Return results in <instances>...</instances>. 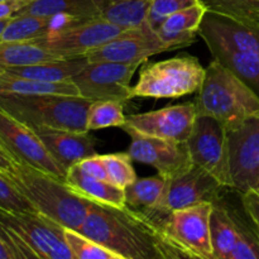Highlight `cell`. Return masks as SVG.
<instances>
[{"mask_svg": "<svg viewBox=\"0 0 259 259\" xmlns=\"http://www.w3.org/2000/svg\"><path fill=\"white\" fill-rule=\"evenodd\" d=\"M142 63L89 62L75 77L81 98L89 101L132 100V78Z\"/></svg>", "mask_w": 259, "mask_h": 259, "instance_id": "obj_10", "label": "cell"}, {"mask_svg": "<svg viewBox=\"0 0 259 259\" xmlns=\"http://www.w3.org/2000/svg\"><path fill=\"white\" fill-rule=\"evenodd\" d=\"M242 205L247 217L259 230V195L253 190L242 194Z\"/></svg>", "mask_w": 259, "mask_h": 259, "instance_id": "obj_38", "label": "cell"}, {"mask_svg": "<svg viewBox=\"0 0 259 259\" xmlns=\"http://www.w3.org/2000/svg\"><path fill=\"white\" fill-rule=\"evenodd\" d=\"M206 68L191 55L146 65L132 86V98L176 99L201 89Z\"/></svg>", "mask_w": 259, "mask_h": 259, "instance_id": "obj_5", "label": "cell"}, {"mask_svg": "<svg viewBox=\"0 0 259 259\" xmlns=\"http://www.w3.org/2000/svg\"><path fill=\"white\" fill-rule=\"evenodd\" d=\"M215 60L229 68L249 86L259 89V56L235 50L219 42H205Z\"/></svg>", "mask_w": 259, "mask_h": 259, "instance_id": "obj_24", "label": "cell"}, {"mask_svg": "<svg viewBox=\"0 0 259 259\" xmlns=\"http://www.w3.org/2000/svg\"><path fill=\"white\" fill-rule=\"evenodd\" d=\"M0 94L80 96V91L72 80L46 82V81L20 80V78L10 77H0Z\"/></svg>", "mask_w": 259, "mask_h": 259, "instance_id": "obj_28", "label": "cell"}, {"mask_svg": "<svg viewBox=\"0 0 259 259\" xmlns=\"http://www.w3.org/2000/svg\"><path fill=\"white\" fill-rule=\"evenodd\" d=\"M186 146L192 164L205 169L225 189L233 190L229 137L219 121L209 116H197Z\"/></svg>", "mask_w": 259, "mask_h": 259, "instance_id": "obj_6", "label": "cell"}, {"mask_svg": "<svg viewBox=\"0 0 259 259\" xmlns=\"http://www.w3.org/2000/svg\"><path fill=\"white\" fill-rule=\"evenodd\" d=\"M53 158L67 171L88 157L95 156V141L89 132L34 129Z\"/></svg>", "mask_w": 259, "mask_h": 259, "instance_id": "obj_17", "label": "cell"}, {"mask_svg": "<svg viewBox=\"0 0 259 259\" xmlns=\"http://www.w3.org/2000/svg\"><path fill=\"white\" fill-rule=\"evenodd\" d=\"M233 190L240 195L259 185V116L228 132Z\"/></svg>", "mask_w": 259, "mask_h": 259, "instance_id": "obj_15", "label": "cell"}, {"mask_svg": "<svg viewBox=\"0 0 259 259\" xmlns=\"http://www.w3.org/2000/svg\"><path fill=\"white\" fill-rule=\"evenodd\" d=\"M0 237L9 248L13 259H40L14 232L4 227L2 223H0Z\"/></svg>", "mask_w": 259, "mask_h": 259, "instance_id": "obj_36", "label": "cell"}, {"mask_svg": "<svg viewBox=\"0 0 259 259\" xmlns=\"http://www.w3.org/2000/svg\"><path fill=\"white\" fill-rule=\"evenodd\" d=\"M200 2L201 0H152L147 23L152 29L157 30L169 15L181 12Z\"/></svg>", "mask_w": 259, "mask_h": 259, "instance_id": "obj_35", "label": "cell"}, {"mask_svg": "<svg viewBox=\"0 0 259 259\" xmlns=\"http://www.w3.org/2000/svg\"><path fill=\"white\" fill-rule=\"evenodd\" d=\"M234 215L237 219L239 237L230 259H259L258 228L252 222L248 223L238 212H234Z\"/></svg>", "mask_w": 259, "mask_h": 259, "instance_id": "obj_32", "label": "cell"}, {"mask_svg": "<svg viewBox=\"0 0 259 259\" xmlns=\"http://www.w3.org/2000/svg\"><path fill=\"white\" fill-rule=\"evenodd\" d=\"M65 237L76 259H125L105 245L99 244L75 230L65 228Z\"/></svg>", "mask_w": 259, "mask_h": 259, "instance_id": "obj_31", "label": "cell"}, {"mask_svg": "<svg viewBox=\"0 0 259 259\" xmlns=\"http://www.w3.org/2000/svg\"><path fill=\"white\" fill-rule=\"evenodd\" d=\"M199 35L204 42H219L259 56V28H252L220 15L206 13Z\"/></svg>", "mask_w": 259, "mask_h": 259, "instance_id": "obj_18", "label": "cell"}, {"mask_svg": "<svg viewBox=\"0 0 259 259\" xmlns=\"http://www.w3.org/2000/svg\"><path fill=\"white\" fill-rule=\"evenodd\" d=\"M123 28L103 19L81 20L50 33L35 42L63 58L82 57L89 51L105 45L124 32Z\"/></svg>", "mask_w": 259, "mask_h": 259, "instance_id": "obj_12", "label": "cell"}, {"mask_svg": "<svg viewBox=\"0 0 259 259\" xmlns=\"http://www.w3.org/2000/svg\"><path fill=\"white\" fill-rule=\"evenodd\" d=\"M8 22H9V19H7V20H0V42H2L3 32H4V29H5V27H7Z\"/></svg>", "mask_w": 259, "mask_h": 259, "instance_id": "obj_41", "label": "cell"}, {"mask_svg": "<svg viewBox=\"0 0 259 259\" xmlns=\"http://www.w3.org/2000/svg\"><path fill=\"white\" fill-rule=\"evenodd\" d=\"M35 211L66 229L80 232L90 210V200L73 192L58 177L17 162L8 175Z\"/></svg>", "mask_w": 259, "mask_h": 259, "instance_id": "obj_3", "label": "cell"}, {"mask_svg": "<svg viewBox=\"0 0 259 259\" xmlns=\"http://www.w3.org/2000/svg\"><path fill=\"white\" fill-rule=\"evenodd\" d=\"M195 104L197 116L215 119L228 132L235 131L259 116L257 93L215 58L206 67L205 80Z\"/></svg>", "mask_w": 259, "mask_h": 259, "instance_id": "obj_2", "label": "cell"}, {"mask_svg": "<svg viewBox=\"0 0 259 259\" xmlns=\"http://www.w3.org/2000/svg\"><path fill=\"white\" fill-rule=\"evenodd\" d=\"M176 252H177V250H176ZM177 255H179V258H177V259H184V258H182V257H181V255H180V254H179V253H177Z\"/></svg>", "mask_w": 259, "mask_h": 259, "instance_id": "obj_44", "label": "cell"}, {"mask_svg": "<svg viewBox=\"0 0 259 259\" xmlns=\"http://www.w3.org/2000/svg\"><path fill=\"white\" fill-rule=\"evenodd\" d=\"M212 205V202H202L169 212L158 224L167 242L185 254L211 259L210 219Z\"/></svg>", "mask_w": 259, "mask_h": 259, "instance_id": "obj_7", "label": "cell"}, {"mask_svg": "<svg viewBox=\"0 0 259 259\" xmlns=\"http://www.w3.org/2000/svg\"><path fill=\"white\" fill-rule=\"evenodd\" d=\"M106 0H33L15 15H68L80 20L101 18ZM14 15V17H15Z\"/></svg>", "mask_w": 259, "mask_h": 259, "instance_id": "obj_22", "label": "cell"}, {"mask_svg": "<svg viewBox=\"0 0 259 259\" xmlns=\"http://www.w3.org/2000/svg\"><path fill=\"white\" fill-rule=\"evenodd\" d=\"M207 9L201 2L169 15L156 30L168 51L184 48L196 42L200 27Z\"/></svg>", "mask_w": 259, "mask_h": 259, "instance_id": "obj_19", "label": "cell"}, {"mask_svg": "<svg viewBox=\"0 0 259 259\" xmlns=\"http://www.w3.org/2000/svg\"><path fill=\"white\" fill-rule=\"evenodd\" d=\"M175 249H176V248H175ZM177 250V249H176ZM177 253H179L180 255H181L182 258L184 259H202V258H197V257H192V255H189V254H185V253H182V252H180V250H177ZM212 259V258H211Z\"/></svg>", "mask_w": 259, "mask_h": 259, "instance_id": "obj_42", "label": "cell"}, {"mask_svg": "<svg viewBox=\"0 0 259 259\" xmlns=\"http://www.w3.org/2000/svg\"><path fill=\"white\" fill-rule=\"evenodd\" d=\"M167 187V179L162 175L137 179L125 187V202L131 209L149 212L157 209Z\"/></svg>", "mask_w": 259, "mask_h": 259, "instance_id": "obj_26", "label": "cell"}, {"mask_svg": "<svg viewBox=\"0 0 259 259\" xmlns=\"http://www.w3.org/2000/svg\"><path fill=\"white\" fill-rule=\"evenodd\" d=\"M152 0H106L101 18L123 29L146 24Z\"/></svg>", "mask_w": 259, "mask_h": 259, "instance_id": "obj_27", "label": "cell"}, {"mask_svg": "<svg viewBox=\"0 0 259 259\" xmlns=\"http://www.w3.org/2000/svg\"><path fill=\"white\" fill-rule=\"evenodd\" d=\"M0 210L14 212H37L33 205L15 187L7 175L0 172Z\"/></svg>", "mask_w": 259, "mask_h": 259, "instance_id": "obj_34", "label": "cell"}, {"mask_svg": "<svg viewBox=\"0 0 259 259\" xmlns=\"http://www.w3.org/2000/svg\"><path fill=\"white\" fill-rule=\"evenodd\" d=\"M91 101L81 96L0 94V106L30 128L88 131Z\"/></svg>", "mask_w": 259, "mask_h": 259, "instance_id": "obj_4", "label": "cell"}, {"mask_svg": "<svg viewBox=\"0 0 259 259\" xmlns=\"http://www.w3.org/2000/svg\"><path fill=\"white\" fill-rule=\"evenodd\" d=\"M253 191H255V192H257V194L259 195V185H258L257 187H255V190H253Z\"/></svg>", "mask_w": 259, "mask_h": 259, "instance_id": "obj_43", "label": "cell"}, {"mask_svg": "<svg viewBox=\"0 0 259 259\" xmlns=\"http://www.w3.org/2000/svg\"><path fill=\"white\" fill-rule=\"evenodd\" d=\"M4 2H10V0H0V3H4Z\"/></svg>", "mask_w": 259, "mask_h": 259, "instance_id": "obj_45", "label": "cell"}, {"mask_svg": "<svg viewBox=\"0 0 259 259\" xmlns=\"http://www.w3.org/2000/svg\"><path fill=\"white\" fill-rule=\"evenodd\" d=\"M17 162L18 161L13 157V154L0 142V172H3V174L8 176V175L13 172Z\"/></svg>", "mask_w": 259, "mask_h": 259, "instance_id": "obj_39", "label": "cell"}, {"mask_svg": "<svg viewBox=\"0 0 259 259\" xmlns=\"http://www.w3.org/2000/svg\"><path fill=\"white\" fill-rule=\"evenodd\" d=\"M0 142L18 162L65 181L67 171L48 152L33 128L0 106Z\"/></svg>", "mask_w": 259, "mask_h": 259, "instance_id": "obj_11", "label": "cell"}, {"mask_svg": "<svg viewBox=\"0 0 259 259\" xmlns=\"http://www.w3.org/2000/svg\"><path fill=\"white\" fill-rule=\"evenodd\" d=\"M223 189L225 187L215 177L201 167L191 164L181 174L167 180L166 191L157 209L144 214L159 224L169 212L176 210L186 209L202 202L214 204L222 199Z\"/></svg>", "mask_w": 259, "mask_h": 259, "instance_id": "obj_8", "label": "cell"}, {"mask_svg": "<svg viewBox=\"0 0 259 259\" xmlns=\"http://www.w3.org/2000/svg\"><path fill=\"white\" fill-rule=\"evenodd\" d=\"M207 12L252 28H259V0H201Z\"/></svg>", "mask_w": 259, "mask_h": 259, "instance_id": "obj_29", "label": "cell"}, {"mask_svg": "<svg viewBox=\"0 0 259 259\" xmlns=\"http://www.w3.org/2000/svg\"><path fill=\"white\" fill-rule=\"evenodd\" d=\"M66 60L35 40L0 42V68L19 67L50 61Z\"/></svg>", "mask_w": 259, "mask_h": 259, "instance_id": "obj_25", "label": "cell"}, {"mask_svg": "<svg viewBox=\"0 0 259 259\" xmlns=\"http://www.w3.org/2000/svg\"><path fill=\"white\" fill-rule=\"evenodd\" d=\"M88 63L89 61L82 56V57L50 61V62L19 66V67L0 68V77L60 82V81L72 80V77H75Z\"/></svg>", "mask_w": 259, "mask_h": 259, "instance_id": "obj_21", "label": "cell"}, {"mask_svg": "<svg viewBox=\"0 0 259 259\" xmlns=\"http://www.w3.org/2000/svg\"><path fill=\"white\" fill-rule=\"evenodd\" d=\"M125 259H177L157 223L139 210L91 201L80 232Z\"/></svg>", "mask_w": 259, "mask_h": 259, "instance_id": "obj_1", "label": "cell"}, {"mask_svg": "<svg viewBox=\"0 0 259 259\" xmlns=\"http://www.w3.org/2000/svg\"><path fill=\"white\" fill-rule=\"evenodd\" d=\"M0 223L40 259H76L66 240L65 228L38 212L0 210Z\"/></svg>", "mask_w": 259, "mask_h": 259, "instance_id": "obj_9", "label": "cell"}, {"mask_svg": "<svg viewBox=\"0 0 259 259\" xmlns=\"http://www.w3.org/2000/svg\"><path fill=\"white\" fill-rule=\"evenodd\" d=\"M103 159L105 163L109 181L113 182L116 186L125 189L138 179L128 152L126 153L105 154L103 156Z\"/></svg>", "mask_w": 259, "mask_h": 259, "instance_id": "obj_33", "label": "cell"}, {"mask_svg": "<svg viewBox=\"0 0 259 259\" xmlns=\"http://www.w3.org/2000/svg\"><path fill=\"white\" fill-rule=\"evenodd\" d=\"M77 164L86 175H89V176L100 180H109L103 156L95 154V156L88 157V158L82 159V161Z\"/></svg>", "mask_w": 259, "mask_h": 259, "instance_id": "obj_37", "label": "cell"}, {"mask_svg": "<svg viewBox=\"0 0 259 259\" xmlns=\"http://www.w3.org/2000/svg\"><path fill=\"white\" fill-rule=\"evenodd\" d=\"M65 182L81 197L98 204L114 207H125V190L116 186L109 180H100L86 175L78 164L67 169Z\"/></svg>", "mask_w": 259, "mask_h": 259, "instance_id": "obj_20", "label": "cell"}, {"mask_svg": "<svg viewBox=\"0 0 259 259\" xmlns=\"http://www.w3.org/2000/svg\"><path fill=\"white\" fill-rule=\"evenodd\" d=\"M123 104L113 100L93 101L88 111V131L121 126L125 124Z\"/></svg>", "mask_w": 259, "mask_h": 259, "instance_id": "obj_30", "label": "cell"}, {"mask_svg": "<svg viewBox=\"0 0 259 259\" xmlns=\"http://www.w3.org/2000/svg\"><path fill=\"white\" fill-rule=\"evenodd\" d=\"M210 233L212 259H230L237 245L239 230L234 212L227 205L223 204L222 199L215 201L212 205Z\"/></svg>", "mask_w": 259, "mask_h": 259, "instance_id": "obj_23", "label": "cell"}, {"mask_svg": "<svg viewBox=\"0 0 259 259\" xmlns=\"http://www.w3.org/2000/svg\"><path fill=\"white\" fill-rule=\"evenodd\" d=\"M168 47L148 23L139 28L124 30L105 45L89 51L83 57L89 62L143 63L151 56L167 52Z\"/></svg>", "mask_w": 259, "mask_h": 259, "instance_id": "obj_13", "label": "cell"}, {"mask_svg": "<svg viewBox=\"0 0 259 259\" xmlns=\"http://www.w3.org/2000/svg\"><path fill=\"white\" fill-rule=\"evenodd\" d=\"M197 118L196 104L185 103L158 110L126 116L123 131H134L144 136L185 142L191 134Z\"/></svg>", "mask_w": 259, "mask_h": 259, "instance_id": "obj_14", "label": "cell"}, {"mask_svg": "<svg viewBox=\"0 0 259 259\" xmlns=\"http://www.w3.org/2000/svg\"><path fill=\"white\" fill-rule=\"evenodd\" d=\"M0 259H13L12 253L2 237H0Z\"/></svg>", "mask_w": 259, "mask_h": 259, "instance_id": "obj_40", "label": "cell"}, {"mask_svg": "<svg viewBox=\"0 0 259 259\" xmlns=\"http://www.w3.org/2000/svg\"><path fill=\"white\" fill-rule=\"evenodd\" d=\"M132 138L128 154L132 161L148 164L167 180L177 176L192 164L186 142L144 136L134 131H124Z\"/></svg>", "mask_w": 259, "mask_h": 259, "instance_id": "obj_16", "label": "cell"}]
</instances>
